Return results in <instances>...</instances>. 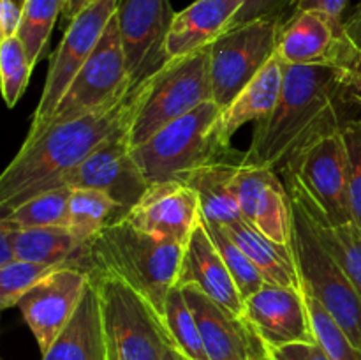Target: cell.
I'll return each instance as SVG.
<instances>
[{"mask_svg": "<svg viewBox=\"0 0 361 360\" xmlns=\"http://www.w3.org/2000/svg\"><path fill=\"white\" fill-rule=\"evenodd\" d=\"M282 69L277 108L257 122L238 164L279 172L303 147L361 119V55L345 62L282 64Z\"/></svg>", "mask_w": 361, "mask_h": 360, "instance_id": "cell-1", "label": "cell"}, {"mask_svg": "<svg viewBox=\"0 0 361 360\" xmlns=\"http://www.w3.org/2000/svg\"><path fill=\"white\" fill-rule=\"evenodd\" d=\"M152 78L134 87L126 97L99 112L48 127L35 140L23 141L0 175V210L9 214L28 198L41 194L53 180L76 168L92 152L120 131L133 126Z\"/></svg>", "mask_w": 361, "mask_h": 360, "instance_id": "cell-2", "label": "cell"}, {"mask_svg": "<svg viewBox=\"0 0 361 360\" xmlns=\"http://www.w3.org/2000/svg\"><path fill=\"white\" fill-rule=\"evenodd\" d=\"M183 247L148 235L123 217L102 228L92 240V272L129 284L162 318L166 299L178 281Z\"/></svg>", "mask_w": 361, "mask_h": 360, "instance_id": "cell-3", "label": "cell"}, {"mask_svg": "<svg viewBox=\"0 0 361 360\" xmlns=\"http://www.w3.org/2000/svg\"><path fill=\"white\" fill-rule=\"evenodd\" d=\"M222 108L207 101L159 129L140 147L130 148L133 157L148 184L175 180L180 173L224 161L231 147L221 138Z\"/></svg>", "mask_w": 361, "mask_h": 360, "instance_id": "cell-4", "label": "cell"}, {"mask_svg": "<svg viewBox=\"0 0 361 360\" xmlns=\"http://www.w3.org/2000/svg\"><path fill=\"white\" fill-rule=\"evenodd\" d=\"M277 173L288 193L314 221L330 226L353 222L348 194V152L342 131L303 147Z\"/></svg>", "mask_w": 361, "mask_h": 360, "instance_id": "cell-5", "label": "cell"}, {"mask_svg": "<svg viewBox=\"0 0 361 360\" xmlns=\"http://www.w3.org/2000/svg\"><path fill=\"white\" fill-rule=\"evenodd\" d=\"M291 198V249L302 289L323 304L361 352V295L317 239L309 215Z\"/></svg>", "mask_w": 361, "mask_h": 360, "instance_id": "cell-6", "label": "cell"}, {"mask_svg": "<svg viewBox=\"0 0 361 360\" xmlns=\"http://www.w3.org/2000/svg\"><path fill=\"white\" fill-rule=\"evenodd\" d=\"M214 101L208 48L169 60L152 76L150 88L129 131V147L136 148L173 120Z\"/></svg>", "mask_w": 361, "mask_h": 360, "instance_id": "cell-7", "label": "cell"}, {"mask_svg": "<svg viewBox=\"0 0 361 360\" xmlns=\"http://www.w3.org/2000/svg\"><path fill=\"white\" fill-rule=\"evenodd\" d=\"M92 275L101 296L109 360H162L171 342L157 311L120 279Z\"/></svg>", "mask_w": 361, "mask_h": 360, "instance_id": "cell-8", "label": "cell"}, {"mask_svg": "<svg viewBox=\"0 0 361 360\" xmlns=\"http://www.w3.org/2000/svg\"><path fill=\"white\" fill-rule=\"evenodd\" d=\"M133 88L118 21L113 16L101 41L63 94L46 129L108 108L126 97Z\"/></svg>", "mask_w": 361, "mask_h": 360, "instance_id": "cell-9", "label": "cell"}, {"mask_svg": "<svg viewBox=\"0 0 361 360\" xmlns=\"http://www.w3.org/2000/svg\"><path fill=\"white\" fill-rule=\"evenodd\" d=\"M281 20L263 18L228 28L208 48L214 101L222 109L257 76L277 52Z\"/></svg>", "mask_w": 361, "mask_h": 360, "instance_id": "cell-10", "label": "cell"}, {"mask_svg": "<svg viewBox=\"0 0 361 360\" xmlns=\"http://www.w3.org/2000/svg\"><path fill=\"white\" fill-rule=\"evenodd\" d=\"M116 7L118 0H97L88 4L74 20L69 21V27L51 56L44 88L25 141L35 140L46 129L63 94L101 41L106 27L115 16Z\"/></svg>", "mask_w": 361, "mask_h": 360, "instance_id": "cell-11", "label": "cell"}, {"mask_svg": "<svg viewBox=\"0 0 361 360\" xmlns=\"http://www.w3.org/2000/svg\"><path fill=\"white\" fill-rule=\"evenodd\" d=\"M129 131H120L109 138L76 168L53 180L44 191L59 187L97 189L111 196L127 214L150 187L133 157L129 147Z\"/></svg>", "mask_w": 361, "mask_h": 360, "instance_id": "cell-12", "label": "cell"}, {"mask_svg": "<svg viewBox=\"0 0 361 360\" xmlns=\"http://www.w3.org/2000/svg\"><path fill=\"white\" fill-rule=\"evenodd\" d=\"M115 16L130 83L137 87L168 64L166 37L175 13L169 0H118Z\"/></svg>", "mask_w": 361, "mask_h": 360, "instance_id": "cell-13", "label": "cell"}, {"mask_svg": "<svg viewBox=\"0 0 361 360\" xmlns=\"http://www.w3.org/2000/svg\"><path fill=\"white\" fill-rule=\"evenodd\" d=\"M90 274L78 267H59L32 286L18 302L25 323L44 353L76 313Z\"/></svg>", "mask_w": 361, "mask_h": 360, "instance_id": "cell-14", "label": "cell"}, {"mask_svg": "<svg viewBox=\"0 0 361 360\" xmlns=\"http://www.w3.org/2000/svg\"><path fill=\"white\" fill-rule=\"evenodd\" d=\"M192 309L210 360H270V349L243 314H235L197 286H180Z\"/></svg>", "mask_w": 361, "mask_h": 360, "instance_id": "cell-15", "label": "cell"}, {"mask_svg": "<svg viewBox=\"0 0 361 360\" xmlns=\"http://www.w3.org/2000/svg\"><path fill=\"white\" fill-rule=\"evenodd\" d=\"M282 64L345 62L360 55L344 32V21L321 11L296 9L279 30L277 52Z\"/></svg>", "mask_w": 361, "mask_h": 360, "instance_id": "cell-16", "label": "cell"}, {"mask_svg": "<svg viewBox=\"0 0 361 360\" xmlns=\"http://www.w3.org/2000/svg\"><path fill=\"white\" fill-rule=\"evenodd\" d=\"M231 187L242 217L249 224L268 239L291 244V198L275 169L238 164Z\"/></svg>", "mask_w": 361, "mask_h": 360, "instance_id": "cell-17", "label": "cell"}, {"mask_svg": "<svg viewBox=\"0 0 361 360\" xmlns=\"http://www.w3.org/2000/svg\"><path fill=\"white\" fill-rule=\"evenodd\" d=\"M243 316L256 328L268 349L316 342L305 293L300 288L264 282L259 292L243 302Z\"/></svg>", "mask_w": 361, "mask_h": 360, "instance_id": "cell-18", "label": "cell"}, {"mask_svg": "<svg viewBox=\"0 0 361 360\" xmlns=\"http://www.w3.org/2000/svg\"><path fill=\"white\" fill-rule=\"evenodd\" d=\"M126 219L148 235L185 246L201 221L200 198L180 180L152 184Z\"/></svg>", "mask_w": 361, "mask_h": 360, "instance_id": "cell-19", "label": "cell"}, {"mask_svg": "<svg viewBox=\"0 0 361 360\" xmlns=\"http://www.w3.org/2000/svg\"><path fill=\"white\" fill-rule=\"evenodd\" d=\"M194 284L235 314H243V299L203 222V215L183 247L176 286Z\"/></svg>", "mask_w": 361, "mask_h": 360, "instance_id": "cell-20", "label": "cell"}, {"mask_svg": "<svg viewBox=\"0 0 361 360\" xmlns=\"http://www.w3.org/2000/svg\"><path fill=\"white\" fill-rule=\"evenodd\" d=\"M243 0H196L175 13L166 37V59L176 60L210 48L233 25Z\"/></svg>", "mask_w": 361, "mask_h": 360, "instance_id": "cell-21", "label": "cell"}, {"mask_svg": "<svg viewBox=\"0 0 361 360\" xmlns=\"http://www.w3.org/2000/svg\"><path fill=\"white\" fill-rule=\"evenodd\" d=\"M42 360H109L101 296L92 274L76 313L42 353Z\"/></svg>", "mask_w": 361, "mask_h": 360, "instance_id": "cell-22", "label": "cell"}, {"mask_svg": "<svg viewBox=\"0 0 361 360\" xmlns=\"http://www.w3.org/2000/svg\"><path fill=\"white\" fill-rule=\"evenodd\" d=\"M7 229L11 233L16 260L55 265V267H78L87 270L88 274L92 272V240L81 236L69 226Z\"/></svg>", "mask_w": 361, "mask_h": 360, "instance_id": "cell-23", "label": "cell"}, {"mask_svg": "<svg viewBox=\"0 0 361 360\" xmlns=\"http://www.w3.org/2000/svg\"><path fill=\"white\" fill-rule=\"evenodd\" d=\"M284 83V69L279 56L275 55L257 76L236 95L231 104L222 109L221 138L231 147V138L247 122H263L277 108Z\"/></svg>", "mask_w": 361, "mask_h": 360, "instance_id": "cell-24", "label": "cell"}, {"mask_svg": "<svg viewBox=\"0 0 361 360\" xmlns=\"http://www.w3.org/2000/svg\"><path fill=\"white\" fill-rule=\"evenodd\" d=\"M222 226L228 235L242 247L250 261L256 265L264 281L271 282V284L302 289V281H300L298 270H296L291 244H281L277 240L268 239L243 217Z\"/></svg>", "mask_w": 361, "mask_h": 360, "instance_id": "cell-25", "label": "cell"}, {"mask_svg": "<svg viewBox=\"0 0 361 360\" xmlns=\"http://www.w3.org/2000/svg\"><path fill=\"white\" fill-rule=\"evenodd\" d=\"M236 168L238 164L219 161L180 173L175 180L187 184L197 194L201 215L207 221L229 224L236 219H242V212H240L238 201H236L231 187Z\"/></svg>", "mask_w": 361, "mask_h": 360, "instance_id": "cell-26", "label": "cell"}, {"mask_svg": "<svg viewBox=\"0 0 361 360\" xmlns=\"http://www.w3.org/2000/svg\"><path fill=\"white\" fill-rule=\"evenodd\" d=\"M123 217L122 207L102 191L71 189L67 226L85 239L94 240L102 228Z\"/></svg>", "mask_w": 361, "mask_h": 360, "instance_id": "cell-27", "label": "cell"}, {"mask_svg": "<svg viewBox=\"0 0 361 360\" xmlns=\"http://www.w3.org/2000/svg\"><path fill=\"white\" fill-rule=\"evenodd\" d=\"M71 187L44 191L4 214L0 224L11 229L42 228V226H67L69 221Z\"/></svg>", "mask_w": 361, "mask_h": 360, "instance_id": "cell-28", "label": "cell"}, {"mask_svg": "<svg viewBox=\"0 0 361 360\" xmlns=\"http://www.w3.org/2000/svg\"><path fill=\"white\" fill-rule=\"evenodd\" d=\"M162 321L173 348L178 349L189 360H210L196 318L180 286L175 284L169 292Z\"/></svg>", "mask_w": 361, "mask_h": 360, "instance_id": "cell-29", "label": "cell"}, {"mask_svg": "<svg viewBox=\"0 0 361 360\" xmlns=\"http://www.w3.org/2000/svg\"><path fill=\"white\" fill-rule=\"evenodd\" d=\"M23 18L16 37L23 44L32 67L41 59V53L51 35L55 21L63 13L66 0H25Z\"/></svg>", "mask_w": 361, "mask_h": 360, "instance_id": "cell-30", "label": "cell"}, {"mask_svg": "<svg viewBox=\"0 0 361 360\" xmlns=\"http://www.w3.org/2000/svg\"><path fill=\"white\" fill-rule=\"evenodd\" d=\"M309 215V214H307ZM309 221L324 249L345 272L361 295V232L353 222L341 226L321 224L309 215Z\"/></svg>", "mask_w": 361, "mask_h": 360, "instance_id": "cell-31", "label": "cell"}, {"mask_svg": "<svg viewBox=\"0 0 361 360\" xmlns=\"http://www.w3.org/2000/svg\"><path fill=\"white\" fill-rule=\"evenodd\" d=\"M204 226H207L208 233L214 239L215 246H217L219 253H221L222 260H224L226 267H228L229 274H231L233 281H235L236 288H238L240 295H242L243 302L247 299L259 292L263 288L264 277L261 272L257 270L256 265L250 261V258L243 253L242 247L228 235L224 226L217 224V222H210L203 217Z\"/></svg>", "mask_w": 361, "mask_h": 360, "instance_id": "cell-32", "label": "cell"}, {"mask_svg": "<svg viewBox=\"0 0 361 360\" xmlns=\"http://www.w3.org/2000/svg\"><path fill=\"white\" fill-rule=\"evenodd\" d=\"M305 293V292H303ZM307 307H309L310 325H312V334L316 339V344L326 353L330 360H361V352L351 342V339L345 335L341 325L331 318L323 307V304L312 295L305 293Z\"/></svg>", "mask_w": 361, "mask_h": 360, "instance_id": "cell-33", "label": "cell"}, {"mask_svg": "<svg viewBox=\"0 0 361 360\" xmlns=\"http://www.w3.org/2000/svg\"><path fill=\"white\" fill-rule=\"evenodd\" d=\"M34 67L28 62L23 44L18 37L2 39L0 42V74L2 95L9 108H14L23 95Z\"/></svg>", "mask_w": 361, "mask_h": 360, "instance_id": "cell-34", "label": "cell"}, {"mask_svg": "<svg viewBox=\"0 0 361 360\" xmlns=\"http://www.w3.org/2000/svg\"><path fill=\"white\" fill-rule=\"evenodd\" d=\"M55 268L59 267L25 260H13L0 267V307L18 306L21 296Z\"/></svg>", "mask_w": 361, "mask_h": 360, "instance_id": "cell-35", "label": "cell"}, {"mask_svg": "<svg viewBox=\"0 0 361 360\" xmlns=\"http://www.w3.org/2000/svg\"><path fill=\"white\" fill-rule=\"evenodd\" d=\"M342 138L348 152V194L351 221L361 232V119L345 124Z\"/></svg>", "mask_w": 361, "mask_h": 360, "instance_id": "cell-36", "label": "cell"}, {"mask_svg": "<svg viewBox=\"0 0 361 360\" xmlns=\"http://www.w3.org/2000/svg\"><path fill=\"white\" fill-rule=\"evenodd\" d=\"M296 11V0H243L242 9L238 11L233 20L231 27L249 23L254 20L263 18H274V20H288ZM229 27V28H231Z\"/></svg>", "mask_w": 361, "mask_h": 360, "instance_id": "cell-37", "label": "cell"}, {"mask_svg": "<svg viewBox=\"0 0 361 360\" xmlns=\"http://www.w3.org/2000/svg\"><path fill=\"white\" fill-rule=\"evenodd\" d=\"M270 356L271 360H330L316 342H298L282 348H270Z\"/></svg>", "mask_w": 361, "mask_h": 360, "instance_id": "cell-38", "label": "cell"}, {"mask_svg": "<svg viewBox=\"0 0 361 360\" xmlns=\"http://www.w3.org/2000/svg\"><path fill=\"white\" fill-rule=\"evenodd\" d=\"M21 18H23V6H20L16 0H0V37H16Z\"/></svg>", "mask_w": 361, "mask_h": 360, "instance_id": "cell-39", "label": "cell"}, {"mask_svg": "<svg viewBox=\"0 0 361 360\" xmlns=\"http://www.w3.org/2000/svg\"><path fill=\"white\" fill-rule=\"evenodd\" d=\"M349 0H296V9L321 11L331 18L341 20Z\"/></svg>", "mask_w": 361, "mask_h": 360, "instance_id": "cell-40", "label": "cell"}, {"mask_svg": "<svg viewBox=\"0 0 361 360\" xmlns=\"http://www.w3.org/2000/svg\"><path fill=\"white\" fill-rule=\"evenodd\" d=\"M344 32L351 44L355 46L361 55V2L353 11L351 16L344 21Z\"/></svg>", "mask_w": 361, "mask_h": 360, "instance_id": "cell-41", "label": "cell"}, {"mask_svg": "<svg viewBox=\"0 0 361 360\" xmlns=\"http://www.w3.org/2000/svg\"><path fill=\"white\" fill-rule=\"evenodd\" d=\"M13 260H16V254H14L11 233L6 226H0V267L11 263Z\"/></svg>", "mask_w": 361, "mask_h": 360, "instance_id": "cell-42", "label": "cell"}, {"mask_svg": "<svg viewBox=\"0 0 361 360\" xmlns=\"http://www.w3.org/2000/svg\"><path fill=\"white\" fill-rule=\"evenodd\" d=\"M88 6V0H66V7H63V18L67 21L74 20L85 7Z\"/></svg>", "mask_w": 361, "mask_h": 360, "instance_id": "cell-43", "label": "cell"}, {"mask_svg": "<svg viewBox=\"0 0 361 360\" xmlns=\"http://www.w3.org/2000/svg\"><path fill=\"white\" fill-rule=\"evenodd\" d=\"M162 360H189L187 356H183L182 353L178 352V349H175L173 346H168L164 352V356H162Z\"/></svg>", "mask_w": 361, "mask_h": 360, "instance_id": "cell-44", "label": "cell"}, {"mask_svg": "<svg viewBox=\"0 0 361 360\" xmlns=\"http://www.w3.org/2000/svg\"><path fill=\"white\" fill-rule=\"evenodd\" d=\"M92 2H97V0H88V4H92Z\"/></svg>", "mask_w": 361, "mask_h": 360, "instance_id": "cell-45", "label": "cell"}, {"mask_svg": "<svg viewBox=\"0 0 361 360\" xmlns=\"http://www.w3.org/2000/svg\"><path fill=\"white\" fill-rule=\"evenodd\" d=\"M25 2V0H21V4H23Z\"/></svg>", "mask_w": 361, "mask_h": 360, "instance_id": "cell-46", "label": "cell"}, {"mask_svg": "<svg viewBox=\"0 0 361 360\" xmlns=\"http://www.w3.org/2000/svg\"><path fill=\"white\" fill-rule=\"evenodd\" d=\"M270 360H271V359H270Z\"/></svg>", "mask_w": 361, "mask_h": 360, "instance_id": "cell-47", "label": "cell"}]
</instances>
